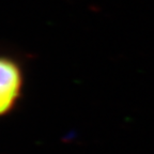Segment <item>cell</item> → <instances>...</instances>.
<instances>
[{
    "mask_svg": "<svg viewBox=\"0 0 154 154\" xmlns=\"http://www.w3.org/2000/svg\"><path fill=\"white\" fill-rule=\"evenodd\" d=\"M25 73L17 59L0 54V117L11 113L23 95Z\"/></svg>",
    "mask_w": 154,
    "mask_h": 154,
    "instance_id": "obj_1",
    "label": "cell"
}]
</instances>
